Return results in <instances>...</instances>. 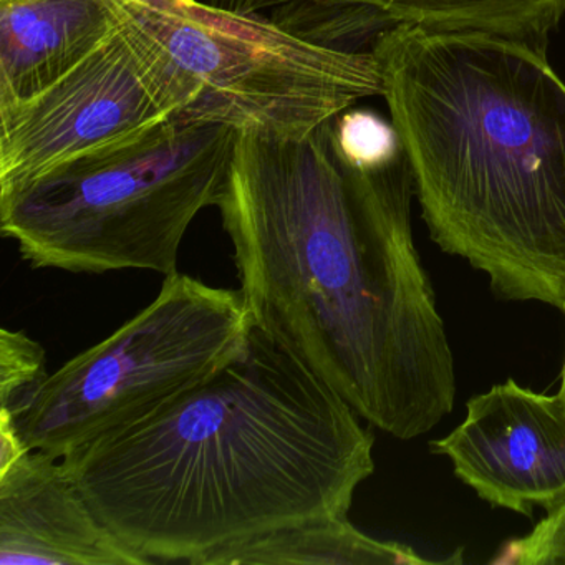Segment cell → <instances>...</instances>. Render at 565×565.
Returning <instances> with one entry per match:
<instances>
[{"mask_svg":"<svg viewBox=\"0 0 565 565\" xmlns=\"http://www.w3.org/2000/svg\"><path fill=\"white\" fill-rule=\"evenodd\" d=\"M413 194L405 148L353 160L332 118L300 138L237 134L216 201L254 326L398 439L431 431L456 396Z\"/></svg>","mask_w":565,"mask_h":565,"instance_id":"obj_1","label":"cell"},{"mask_svg":"<svg viewBox=\"0 0 565 565\" xmlns=\"http://www.w3.org/2000/svg\"><path fill=\"white\" fill-rule=\"evenodd\" d=\"M375 436L254 326L243 356L177 402L62 458L98 518L151 564L349 518Z\"/></svg>","mask_w":565,"mask_h":565,"instance_id":"obj_2","label":"cell"},{"mask_svg":"<svg viewBox=\"0 0 565 565\" xmlns=\"http://www.w3.org/2000/svg\"><path fill=\"white\" fill-rule=\"evenodd\" d=\"M370 51L431 239L505 300L565 310V82L547 55L398 25Z\"/></svg>","mask_w":565,"mask_h":565,"instance_id":"obj_3","label":"cell"},{"mask_svg":"<svg viewBox=\"0 0 565 565\" xmlns=\"http://www.w3.org/2000/svg\"><path fill=\"white\" fill-rule=\"evenodd\" d=\"M236 137L173 118L137 143L0 194V233L35 269L177 274L188 227L216 206Z\"/></svg>","mask_w":565,"mask_h":565,"instance_id":"obj_4","label":"cell"},{"mask_svg":"<svg viewBox=\"0 0 565 565\" xmlns=\"http://www.w3.org/2000/svg\"><path fill=\"white\" fill-rule=\"evenodd\" d=\"M253 327L241 289L171 274L147 309L49 375L21 415H0L29 449L65 458L210 382L244 355Z\"/></svg>","mask_w":565,"mask_h":565,"instance_id":"obj_5","label":"cell"},{"mask_svg":"<svg viewBox=\"0 0 565 565\" xmlns=\"http://www.w3.org/2000/svg\"><path fill=\"white\" fill-rule=\"evenodd\" d=\"M196 90L178 120L236 134L300 138L363 98L382 95L370 51L303 41L266 14L206 0H111Z\"/></svg>","mask_w":565,"mask_h":565,"instance_id":"obj_6","label":"cell"},{"mask_svg":"<svg viewBox=\"0 0 565 565\" xmlns=\"http://www.w3.org/2000/svg\"><path fill=\"white\" fill-rule=\"evenodd\" d=\"M118 12L117 28L77 67L34 97L0 105V194L137 143L193 105V84Z\"/></svg>","mask_w":565,"mask_h":565,"instance_id":"obj_7","label":"cell"},{"mask_svg":"<svg viewBox=\"0 0 565 565\" xmlns=\"http://www.w3.org/2000/svg\"><path fill=\"white\" fill-rule=\"evenodd\" d=\"M433 455L482 501L532 518L565 504V392L535 393L508 380L466 403V416Z\"/></svg>","mask_w":565,"mask_h":565,"instance_id":"obj_8","label":"cell"},{"mask_svg":"<svg viewBox=\"0 0 565 565\" xmlns=\"http://www.w3.org/2000/svg\"><path fill=\"white\" fill-rule=\"evenodd\" d=\"M239 14L287 11L299 38L323 47L360 51L398 25L498 35L547 55L565 0H206Z\"/></svg>","mask_w":565,"mask_h":565,"instance_id":"obj_9","label":"cell"},{"mask_svg":"<svg viewBox=\"0 0 565 565\" xmlns=\"http://www.w3.org/2000/svg\"><path fill=\"white\" fill-rule=\"evenodd\" d=\"M0 565H151L92 508L64 461L28 449L0 468Z\"/></svg>","mask_w":565,"mask_h":565,"instance_id":"obj_10","label":"cell"},{"mask_svg":"<svg viewBox=\"0 0 565 565\" xmlns=\"http://www.w3.org/2000/svg\"><path fill=\"white\" fill-rule=\"evenodd\" d=\"M118 21L111 0H0V105L54 85Z\"/></svg>","mask_w":565,"mask_h":565,"instance_id":"obj_11","label":"cell"},{"mask_svg":"<svg viewBox=\"0 0 565 565\" xmlns=\"http://www.w3.org/2000/svg\"><path fill=\"white\" fill-rule=\"evenodd\" d=\"M408 545L379 541L360 532L349 518L280 529L220 548L200 565H422Z\"/></svg>","mask_w":565,"mask_h":565,"instance_id":"obj_12","label":"cell"},{"mask_svg":"<svg viewBox=\"0 0 565 565\" xmlns=\"http://www.w3.org/2000/svg\"><path fill=\"white\" fill-rule=\"evenodd\" d=\"M47 359L41 343L22 330H0V413L21 415L47 379Z\"/></svg>","mask_w":565,"mask_h":565,"instance_id":"obj_13","label":"cell"},{"mask_svg":"<svg viewBox=\"0 0 565 565\" xmlns=\"http://www.w3.org/2000/svg\"><path fill=\"white\" fill-rule=\"evenodd\" d=\"M492 562L518 565H565V504L542 519L524 537L512 539Z\"/></svg>","mask_w":565,"mask_h":565,"instance_id":"obj_14","label":"cell"},{"mask_svg":"<svg viewBox=\"0 0 565 565\" xmlns=\"http://www.w3.org/2000/svg\"><path fill=\"white\" fill-rule=\"evenodd\" d=\"M562 313H564V317H565V310ZM561 388L564 390V392H565V360H564V369H562Z\"/></svg>","mask_w":565,"mask_h":565,"instance_id":"obj_15","label":"cell"}]
</instances>
